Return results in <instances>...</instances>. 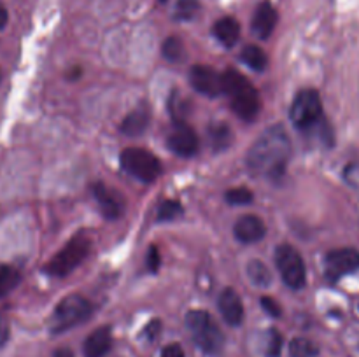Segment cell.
Listing matches in <instances>:
<instances>
[{
	"instance_id": "cell-1",
	"label": "cell",
	"mask_w": 359,
	"mask_h": 357,
	"mask_svg": "<svg viewBox=\"0 0 359 357\" xmlns=\"http://www.w3.org/2000/svg\"><path fill=\"white\" fill-rule=\"evenodd\" d=\"M291 158V140L283 125H273L259 135L248 153V167L255 175L277 181Z\"/></svg>"
},
{
	"instance_id": "cell-2",
	"label": "cell",
	"mask_w": 359,
	"mask_h": 357,
	"mask_svg": "<svg viewBox=\"0 0 359 357\" xmlns=\"http://www.w3.org/2000/svg\"><path fill=\"white\" fill-rule=\"evenodd\" d=\"M224 94L230 98L231 108L244 121H252L259 114L262 102L256 88L237 70H226L223 74Z\"/></svg>"
},
{
	"instance_id": "cell-3",
	"label": "cell",
	"mask_w": 359,
	"mask_h": 357,
	"mask_svg": "<svg viewBox=\"0 0 359 357\" xmlns=\"http://www.w3.org/2000/svg\"><path fill=\"white\" fill-rule=\"evenodd\" d=\"M186 326L193 342L207 356H217L224 346V335L212 315L203 310H191L186 315Z\"/></svg>"
},
{
	"instance_id": "cell-4",
	"label": "cell",
	"mask_w": 359,
	"mask_h": 357,
	"mask_svg": "<svg viewBox=\"0 0 359 357\" xmlns=\"http://www.w3.org/2000/svg\"><path fill=\"white\" fill-rule=\"evenodd\" d=\"M91 303L81 294H69L63 298L55 308V314L51 317V331L55 335L67 331L74 326L81 324L91 315Z\"/></svg>"
},
{
	"instance_id": "cell-5",
	"label": "cell",
	"mask_w": 359,
	"mask_h": 357,
	"mask_svg": "<svg viewBox=\"0 0 359 357\" xmlns=\"http://www.w3.org/2000/svg\"><path fill=\"white\" fill-rule=\"evenodd\" d=\"M121 167L140 182H154L161 174V163L153 153L140 147H128L121 153Z\"/></svg>"
},
{
	"instance_id": "cell-6",
	"label": "cell",
	"mask_w": 359,
	"mask_h": 357,
	"mask_svg": "<svg viewBox=\"0 0 359 357\" xmlns=\"http://www.w3.org/2000/svg\"><path fill=\"white\" fill-rule=\"evenodd\" d=\"M91 248L90 238H86L84 234L72 238L51 261L46 266V272L53 276H65L69 273H72L81 262L86 259L88 252Z\"/></svg>"
},
{
	"instance_id": "cell-7",
	"label": "cell",
	"mask_w": 359,
	"mask_h": 357,
	"mask_svg": "<svg viewBox=\"0 0 359 357\" xmlns=\"http://www.w3.org/2000/svg\"><path fill=\"white\" fill-rule=\"evenodd\" d=\"M276 265L287 287L294 290L304 289L307 284V270H305L304 258L293 245L283 244L277 247Z\"/></svg>"
},
{
	"instance_id": "cell-8",
	"label": "cell",
	"mask_w": 359,
	"mask_h": 357,
	"mask_svg": "<svg viewBox=\"0 0 359 357\" xmlns=\"http://www.w3.org/2000/svg\"><path fill=\"white\" fill-rule=\"evenodd\" d=\"M323 115V102L316 90H304L297 94L291 104L290 118L300 130H311L319 122Z\"/></svg>"
},
{
	"instance_id": "cell-9",
	"label": "cell",
	"mask_w": 359,
	"mask_h": 357,
	"mask_svg": "<svg viewBox=\"0 0 359 357\" xmlns=\"http://www.w3.org/2000/svg\"><path fill=\"white\" fill-rule=\"evenodd\" d=\"M326 276L330 280H339L359 270V251L353 247L335 248L326 254Z\"/></svg>"
},
{
	"instance_id": "cell-10",
	"label": "cell",
	"mask_w": 359,
	"mask_h": 357,
	"mask_svg": "<svg viewBox=\"0 0 359 357\" xmlns=\"http://www.w3.org/2000/svg\"><path fill=\"white\" fill-rule=\"evenodd\" d=\"M189 84L203 97H219L224 93L223 76L207 65H195L189 70Z\"/></svg>"
},
{
	"instance_id": "cell-11",
	"label": "cell",
	"mask_w": 359,
	"mask_h": 357,
	"mask_svg": "<svg viewBox=\"0 0 359 357\" xmlns=\"http://www.w3.org/2000/svg\"><path fill=\"white\" fill-rule=\"evenodd\" d=\"M167 146L181 158L195 156L198 153V136L184 121H175L167 136Z\"/></svg>"
},
{
	"instance_id": "cell-12",
	"label": "cell",
	"mask_w": 359,
	"mask_h": 357,
	"mask_svg": "<svg viewBox=\"0 0 359 357\" xmlns=\"http://www.w3.org/2000/svg\"><path fill=\"white\" fill-rule=\"evenodd\" d=\"M93 196L98 202V206H100L102 214H104L105 219H118L121 217L123 209H125V202H123L121 196L118 195V191L107 188L102 182H97L93 186Z\"/></svg>"
},
{
	"instance_id": "cell-13",
	"label": "cell",
	"mask_w": 359,
	"mask_h": 357,
	"mask_svg": "<svg viewBox=\"0 0 359 357\" xmlns=\"http://www.w3.org/2000/svg\"><path fill=\"white\" fill-rule=\"evenodd\" d=\"M235 238L242 244H255L259 241L262 238H265L266 234V226L262 220V217L252 216V214H245L237 219L233 226Z\"/></svg>"
},
{
	"instance_id": "cell-14",
	"label": "cell",
	"mask_w": 359,
	"mask_h": 357,
	"mask_svg": "<svg viewBox=\"0 0 359 357\" xmlns=\"http://www.w3.org/2000/svg\"><path fill=\"white\" fill-rule=\"evenodd\" d=\"M217 307H219V312L221 315H223L224 321H226V324H242V321H244V304H242V300L237 294V290H233L231 287H226V289L219 294Z\"/></svg>"
},
{
	"instance_id": "cell-15",
	"label": "cell",
	"mask_w": 359,
	"mask_h": 357,
	"mask_svg": "<svg viewBox=\"0 0 359 357\" xmlns=\"http://www.w3.org/2000/svg\"><path fill=\"white\" fill-rule=\"evenodd\" d=\"M112 346V332L109 326L95 329L84 340L83 352L84 357H105Z\"/></svg>"
},
{
	"instance_id": "cell-16",
	"label": "cell",
	"mask_w": 359,
	"mask_h": 357,
	"mask_svg": "<svg viewBox=\"0 0 359 357\" xmlns=\"http://www.w3.org/2000/svg\"><path fill=\"white\" fill-rule=\"evenodd\" d=\"M277 24V10L270 2H262L252 16V31L256 37L269 38Z\"/></svg>"
},
{
	"instance_id": "cell-17",
	"label": "cell",
	"mask_w": 359,
	"mask_h": 357,
	"mask_svg": "<svg viewBox=\"0 0 359 357\" xmlns=\"http://www.w3.org/2000/svg\"><path fill=\"white\" fill-rule=\"evenodd\" d=\"M212 31L214 37H216L221 44L226 46V48L235 46L238 42V38H241V24H238V21L235 20V18L230 16L217 20L216 23H214Z\"/></svg>"
},
{
	"instance_id": "cell-18",
	"label": "cell",
	"mask_w": 359,
	"mask_h": 357,
	"mask_svg": "<svg viewBox=\"0 0 359 357\" xmlns=\"http://www.w3.org/2000/svg\"><path fill=\"white\" fill-rule=\"evenodd\" d=\"M151 112L146 107H137L121 122V132L128 136H137L149 126Z\"/></svg>"
},
{
	"instance_id": "cell-19",
	"label": "cell",
	"mask_w": 359,
	"mask_h": 357,
	"mask_svg": "<svg viewBox=\"0 0 359 357\" xmlns=\"http://www.w3.org/2000/svg\"><path fill=\"white\" fill-rule=\"evenodd\" d=\"M207 136H209V144L212 147V150L216 153H221V150L228 149L233 140V135H231L230 126L224 121H214L207 126Z\"/></svg>"
},
{
	"instance_id": "cell-20",
	"label": "cell",
	"mask_w": 359,
	"mask_h": 357,
	"mask_svg": "<svg viewBox=\"0 0 359 357\" xmlns=\"http://www.w3.org/2000/svg\"><path fill=\"white\" fill-rule=\"evenodd\" d=\"M248 276L249 280L258 287H269L273 280L272 272L269 270V266H266L263 261H259V259H252V261H249Z\"/></svg>"
},
{
	"instance_id": "cell-21",
	"label": "cell",
	"mask_w": 359,
	"mask_h": 357,
	"mask_svg": "<svg viewBox=\"0 0 359 357\" xmlns=\"http://www.w3.org/2000/svg\"><path fill=\"white\" fill-rule=\"evenodd\" d=\"M241 59L245 65L251 66L252 70H258V72L265 70L266 65H269V56L258 46H245L241 52Z\"/></svg>"
},
{
	"instance_id": "cell-22",
	"label": "cell",
	"mask_w": 359,
	"mask_h": 357,
	"mask_svg": "<svg viewBox=\"0 0 359 357\" xmlns=\"http://www.w3.org/2000/svg\"><path fill=\"white\" fill-rule=\"evenodd\" d=\"M21 276L14 266L2 265L0 266V298L7 296V294L13 293L16 289V286L20 284Z\"/></svg>"
},
{
	"instance_id": "cell-23",
	"label": "cell",
	"mask_w": 359,
	"mask_h": 357,
	"mask_svg": "<svg viewBox=\"0 0 359 357\" xmlns=\"http://www.w3.org/2000/svg\"><path fill=\"white\" fill-rule=\"evenodd\" d=\"M319 354V349L316 343H312L307 338H294L290 343V356L291 357H316Z\"/></svg>"
},
{
	"instance_id": "cell-24",
	"label": "cell",
	"mask_w": 359,
	"mask_h": 357,
	"mask_svg": "<svg viewBox=\"0 0 359 357\" xmlns=\"http://www.w3.org/2000/svg\"><path fill=\"white\" fill-rule=\"evenodd\" d=\"M161 52H163V56L168 59V62H179V59L182 58V52H184L182 41L179 37H174V35L165 38Z\"/></svg>"
},
{
	"instance_id": "cell-25",
	"label": "cell",
	"mask_w": 359,
	"mask_h": 357,
	"mask_svg": "<svg viewBox=\"0 0 359 357\" xmlns=\"http://www.w3.org/2000/svg\"><path fill=\"white\" fill-rule=\"evenodd\" d=\"M283 335L277 329H269L265 340V354L266 357H280L283 352Z\"/></svg>"
},
{
	"instance_id": "cell-26",
	"label": "cell",
	"mask_w": 359,
	"mask_h": 357,
	"mask_svg": "<svg viewBox=\"0 0 359 357\" xmlns=\"http://www.w3.org/2000/svg\"><path fill=\"white\" fill-rule=\"evenodd\" d=\"M198 0H177V4H175V18H177V20H193V18L198 14Z\"/></svg>"
},
{
	"instance_id": "cell-27",
	"label": "cell",
	"mask_w": 359,
	"mask_h": 357,
	"mask_svg": "<svg viewBox=\"0 0 359 357\" xmlns=\"http://www.w3.org/2000/svg\"><path fill=\"white\" fill-rule=\"evenodd\" d=\"M182 214V205L177 200H165L158 209V220H174Z\"/></svg>"
},
{
	"instance_id": "cell-28",
	"label": "cell",
	"mask_w": 359,
	"mask_h": 357,
	"mask_svg": "<svg viewBox=\"0 0 359 357\" xmlns=\"http://www.w3.org/2000/svg\"><path fill=\"white\" fill-rule=\"evenodd\" d=\"M224 198H226V202L230 205H248V203H251L255 200V195L248 188H233L228 189Z\"/></svg>"
},
{
	"instance_id": "cell-29",
	"label": "cell",
	"mask_w": 359,
	"mask_h": 357,
	"mask_svg": "<svg viewBox=\"0 0 359 357\" xmlns=\"http://www.w3.org/2000/svg\"><path fill=\"white\" fill-rule=\"evenodd\" d=\"M262 307H263V310H265L266 314L270 315V317L277 318V317H280V315H283V310H280V307L277 304V301L272 300V298L263 296L262 298Z\"/></svg>"
},
{
	"instance_id": "cell-30",
	"label": "cell",
	"mask_w": 359,
	"mask_h": 357,
	"mask_svg": "<svg viewBox=\"0 0 359 357\" xmlns=\"http://www.w3.org/2000/svg\"><path fill=\"white\" fill-rule=\"evenodd\" d=\"M160 268V252H158V247L151 245L149 252H147V270L149 272H158Z\"/></svg>"
},
{
	"instance_id": "cell-31",
	"label": "cell",
	"mask_w": 359,
	"mask_h": 357,
	"mask_svg": "<svg viewBox=\"0 0 359 357\" xmlns=\"http://www.w3.org/2000/svg\"><path fill=\"white\" fill-rule=\"evenodd\" d=\"M161 331V322L158 321V318H154V321H151L149 324L146 326V329H144V336H146L149 342H154V340L158 338V335H160Z\"/></svg>"
},
{
	"instance_id": "cell-32",
	"label": "cell",
	"mask_w": 359,
	"mask_h": 357,
	"mask_svg": "<svg viewBox=\"0 0 359 357\" xmlns=\"http://www.w3.org/2000/svg\"><path fill=\"white\" fill-rule=\"evenodd\" d=\"M161 357H184V350L179 343H170L161 350Z\"/></svg>"
},
{
	"instance_id": "cell-33",
	"label": "cell",
	"mask_w": 359,
	"mask_h": 357,
	"mask_svg": "<svg viewBox=\"0 0 359 357\" xmlns=\"http://www.w3.org/2000/svg\"><path fill=\"white\" fill-rule=\"evenodd\" d=\"M9 332H11L9 321H7L6 315L0 314V346L6 345V342L9 340Z\"/></svg>"
},
{
	"instance_id": "cell-34",
	"label": "cell",
	"mask_w": 359,
	"mask_h": 357,
	"mask_svg": "<svg viewBox=\"0 0 359 357\" xmlns=\"http://www.w3.org/2000/svg\"><path fill=\"white\" fill-rule=\"evenodd\" d=\"M53 357H76L74 356V352L70 349H65V346H62V349H58L55 352V356Z\"/></svg>"
},
{
	"instance_id": "cell-35",
	"label": "cell",
	"mask_w": 359,
	"mask_h": 357,
	"mask_svg": "<svg viewBox=\"0 0 359 357\" xmlns=\"http://www.w3.org/2000/svg\"><path fill=\"white\" fill-rule=\"evenodd\" d=\"M7 23V10L4 7H0V28L6 27Z\"/></svg>"
},
{
	"instance_id": "cell-36",
	"label": "cell",
	"mask_w": 359,
	"mask_h": 357,
	"mask_svg": "<svg viewBox=\"0 0 359 357\" xmlns=\"http://www.w3.org/2000/svg\"><path fill=\"white\" fill-rule=\"evenodd\" d=\"M0 80H2V72H0Z\"/></svg>"
},
{
	"instance_id": "cell-37",
	"label": "cell",
	"mask_w": 359,
	"mask_h": 357,
	"mask_svg": "<svg viewBox=\"0 0 359 357\" xmlns=\"http://www.w3.org/2000/svg\"><path fill=\"white\" fill-rule=\"evenodd\" d=\"M161 2H167V0H161Z\"/></svg>"
}]
</instances>
